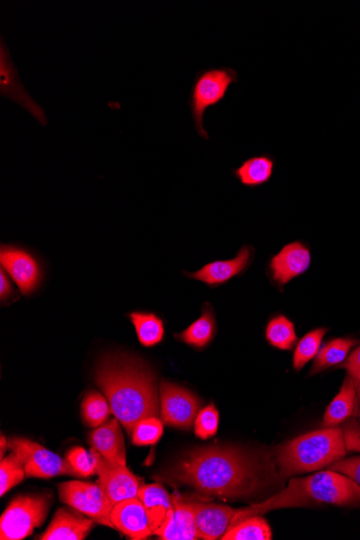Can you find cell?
<instances>
[{"label": "cell", "instance_id": "277c9868", "mask_svg": "<svg viewBox=\"0 0 360 540\" xmlns=\"http://www.w3.org/2000/svg\"><path fill=\"white\" fill-rule=\"evenodd\" d=\"M346 454L342 429L328 427L300 436L280 447L276 463L283 476L315 472L341 460Z\"/></svg>", "mask_w": 360, "mask_h": 540}, {"label": "cell", "instance_id": "484cf974", "mask_svg": "<svg viewBox=\"0 0 360 540\" xmlns=\"http://www.w3.org/2000/svg\"><path fill=\"white\" fill-rule=\"evenodd\" d=\"M266 337L274 348L290 351L298 341L295 325L284 315L273 318L267 326Z\"/></svg>", "mask_w": 360, "mask_h": 540}, {"label": "cell", "instance_id": "ba28073f", "mask_svg": "<svg viewBox=\"0 0 360 540\" xmlns=\"http://www.w3.org/2000/svg\"><path fill=\"white\" fill-rule=\"evenodd\" d=\"M61 501L69 507L88 516L95 522L114 528L112 511L114 505L110 503L105 492L98 484L69 481L59 486Z\"/></svg>", "mask_w": 360, "mask_h": 540}, {"label": "cell", "instance_id": "44dd1931", "mask_svg": "<svg viewBox=\"0 0 360 540\" xmlns=\"http://www.w3.org/2000/svg\"><path fill=\"white\" fill-rule=\"evenodd\" d=\"M216 335V318L213 307L210 303L204 304L202 315L196 322H193L187 329L175 338L191 346L196 350H203L209 346Z\"/></svg>", "mask_w": 360, "mask_h": 540}, {"label": "cell", "instance_id": "d4e9b609", "mask_svg": "<svg viewBox=\"0 0 360 540\" xmlns=\"http://www.w3.org/2000/svg\"><path fill=\"white\" fill-rule=\"evenodd\" d=\"M357 343L354 339H334L326 343L317 353L310 375L342 364Z\"/></svg>", "mask_w": 360, "mask_h": 540}, {"label": "cell", "instance_id": "836d02e7", "mask_svg": "<svg viewBox=\"0 0 360 540\" xmlns=\"http://www.w3.org/2000/svg\"><path fill=\"white\" fill-rule=\"evenodd\" d=\"M329 469L334 470L345 476H348L353 481H355L360 487V456L356 458L339 460L334 464L329 466Z\"/></svg>", "mask_w": 360, "mask_h": 540}, {"label": "cell", "instance_id": "d6986e66", "mask_svg": "<svg viewBox=\"0 0 360 540\" xmlns=\"http://www.w3.org/2000/svg\"><path fill=\"white\" fill-rule=\"evenodd\" d=\"M152 533H156L169 520L174 510L173 498L160 484H147L138 490Z\"/></svg>", "mask_w": 360, "mask_h": 540}, {"label": "cell", "instance_id": "e575fe53", "mask_svg": "<svg viewBox=\"0 0 360 540\" xmlns=\"http://www.w3.org/2000/svg\"><path fill=\"white\" fill-rule=\"evenodd\" d=\"M342 368L348 371L352 378L357 392V399L360 401V346L352 352L350 357L342 363Z\"/></svg>", "mask_w": 360, "mask_h": 540}, {"label": "cell", "instance_id": "d590c367", "mask_svg": "<svg viewBox=\"0 0 360 540\" xmlns=\"http://www.w3.org/2000/svg\"><path fill=\"white\" fill-rule=\"evenodd\" d=\"M10 280V276L6 271L0 268V301H2V304H8L11 300L15 301L18 296Z\"/></svg>", "mask_w": 360, "mask_h": 540}, {"label": "cell", "instance_id": "ffe728a7", "mask_svg": "<svg viewBox=\"0 0 360 540\" xmlns=\"http://www.w3.org/2000/svg\"><path fill=\"white\" fill-rule=\"evenodd\" d=\"M12 64L8 49L4 45V39H2V94L8 96L11 100L15 99L17 85L21 86L17 68ZM17 91V102L21 104L23 108L29 110L43 126H46L47 119L43 108H40L35 101L27 95L24 88Z\"/></svg>", "mask_w": 360, "mask_h": 540}, {"label": "cell", "instance_id": "8fae6325", "mask_svg": "<svg viewBox=\"0 0 360 540\" xmlns=\"http://www.w3.org/2000/svg\"><path fill=\"white\" fill-rule=\"evenodd\" d=\"M96 474L99 475V486L114 506L130 498L137 497L141 488L140 479L134 476L127 466L109 462L93 448L90 451Z\"/></svg>", "mask_w": 360, "mask_h": 540}, {"label": "cell", "instance_id": "4316f807", "mask_svg": "<svg viewBox=\"0 0 360 540\" xmlns=\"http://www.w3.org/2000/svg\"><path fill=\"white\" fill-rule=\"evenodd\" d=\"M112 409L109 401L98 391H90L81 404V418L88 427H99L103 425Z\"/></svg>", "mask_w": 360, "mask_h": 540}, {"label": "cell", "instance_id": "d6a6232c", "mask_svg": "<svg viewBox=\"0 0 360 540\" xmlns=\"http://www.w3.org/2000/svg\"><path fill=\"white\" fill-rule=\"evenodd\" d=\"M66 460L73 466L75 472L81 477H90L96 474L95 465L90 452L76 447L66 453Z\"/></svg>", "mask_w": 360, "mask_h": 540}, {"label": "cell", "instance_id": "ac0fdd59", "mask_svg": "<svg viewBox=\"0 0 360 540\" xmlns=\"http://www.w3.org/2000/svg\"><path fill=\"white\" fill-rule=\"evenodd\" d=\"M90 443L109 462L127 465L126 446L117 419L96 427L90 434Z\"/></svg>", "mask_w": 360, "mask_h": 540}, {"label": "cell", "instance_id": "1f68e13d", "mask_svg": "<svg viewBox=\"0 0 360 540\" xmlns=\"http://www.w3.org/2000/svg\"><path fill=\"white\" fill-rule=\"evenodd\" d=\"M219 413L215 405H210L202 409L195 422L196 435L201 439H209L216 435L218 431Z\"/></svg>", "mask_w": 360, "mask_h": 540}, {"label": "cell", "instance_id": "4dcf8cb0", "mask_svg": "<svg viewBox=\"0 0 360 540\" xmlns=\"http://www.w3.org/2000/svg\"><path fill=\"white\" fill-rule=\"evenodd\" d=\"M163 435V424L158 418H148L138 423L132 440L136 446L155 445Z\"/></svg>", "mask_w": 360, "mask_h": 540}, {"label": "cell", "instance_id": "8992f818", "mask_svg": "<svg viewBox=\"0 0 360 540\" xmlns=\"http://www.w3.org/2000/svg\"><path fill=\"white\" fill-rule=\"evenodd\" d=\"M51 494L21 495L11 502L0 519V539L21 540L33 534L47 518Z\"/></svg>", "mask_w": 360, "mask_h": 540}, {"label": "cell", "instance_id": "7a4b0ae2", "mask_svg": "<svg viewBox=\"0 0 360 540\" xmlns=\"http://www.w3.org/2000/svg\"><path fill=\"white\" fill-rule=\"evenodd\" d=\"M95 383L129 435L141 421L159 417L157 379L142 359L121 353L104 356L95 368Z\"/></svg>", "mask_w": 360, "mask_h": 540}, {"label": "cell", "instance_id": "5bb4252c", "mask_svg": "<svg viewBox=\"0 0 360 540\" xmlns=\"http://www.w3.org/2000/svg\"><path fill=\"white\" fill-rule=\"evenodd\" d=\"M73 507L58 510L49 525L48 530L38 536L40 540H83L86 539L95 526L93 519Z\"/></svg>", "mask_w": 360, "mask_h": 540}, {"label": "cell", "instance_id": "5b68a950", "mask_svg": "<svg viewBox=\"0 0 360 540\" xmlns=\"http://www.w3.org/2000/svg\"><path fill=\"white\" fill-rule=\"evenodd\" d=\"M239 82V74L231 67H210L199 71L191 87L188 105L193 124L198 135L210 141L204 126L207 109L223 102L234 83Z\"/></svg>", "mask_w": 360, "mask_h": 540}, {"label": "cell", "instance_id": "9a60e30c", "mask_svg": "<svg viewBox=\"0 0 360 540\" xmlns=\"http://www.w3.org/2000/svg\"><path fill=\"white\" fill-rule=\"evenodd\" d=\"M114 528L131 539H147L152 533L146 509L140 498L134 497L114 506L112 511Z\"/></svg>", "mask_w": 360, "mask_h": 540}, {"label": "cell", "instance_id": "f546056e", "mask_svg": "<svg viewBox=\"0 0 360 540\" xmlns=\"http://www.w3.org/2000/svg\"><path fill=\"white\" fill-rule=\"evenodd\" d=\"M24 465L15 452H11L0 463V478H2V496L23 481L25 477Z\"/></svg>", "mask_w": 360, "mask_h": 540}, {"label": "cell", "instance_id": "603a6c76", "mask_svg": "<svg viewBox=\"0 0 360 540\" xmlns=\"http://www.w3.org/2000/svg\"><path fill=\"white\" fill-rule=\"evenodd\" d=\"M357 401L355 384L350 376L346 377L339 394L331 401L324 415L323 426L337 427L352 417Z\"/></svg>", "mask_w": 360, "mask_h": 540}, {"label": "cell", "instance_id": "4fadbf2b", "mask_svg": "<svg viewBox=\"0 0 360 540\" xmlns=\"http://www.w3.org/2000/svg\"><path fill=\"white\" fill-rule=\"evenodd\" d=\"M311 259L307 244L300 241L288 243L270 261L272 279L279 286H285L308 271Z\"/></svg>", "mask_w": 360, "mask_h": 540}, {"label": "cell", "instance_id": "9c48e42d", "mask_svg": "<svg viewBox=\"0 0 360 540\" xmlns=\"http://www.w3.org/2000/svg\"><path fill=\"white\" fill-rule=\"evenodd\" d=\"M0 263L25 297L33 295L43 282V268L38 259L23 246L2 244Z\"/></svg>", "mask_w": 360, "mask_h": 540}, {"label": "cell", "instance_id": "e0dca14e", "mask_svg": "<svg viewBox=\"0 0 360 540\" xmlns=\"http://www.w3.org/2000/svg\"><path fill=\"white\" fill-rule=\"evenodd\" d=\"M174 510L168 521L155 535L162 540L199 539L192 502L184 501L178 494L172 496Z\"/></svg>", "mask_w": 360, "mask_h": 540}, {"label": "cell", "instance_id": "30bf717a", "mask_svg": "<svg viewBox=\"0 0 360 540\" xmlns=\"http://www.w3.org/2000/svg\"><path fill=\"white\" fill-rule=\"evenodd\" d=\"M201 408L197 395L183 386L162 381L160 384V409L162 421L179 429H190L195 424Z\"/></svg>", "mask_w": 360, "mask_h": 540}, {"label": "cell", "instance_id": "8d00e7d4", "mask_svg": "<svg viewBox=\"0 0 360 540\" xmlns=\"http://www.w3.org/2000/svg\"><path fill=\"white\" fill-rule=\"evenodd\" d=\"M6 447H8V441L6 440L5 436H2V459H4Z\"/></svg>", "mask_w": 360, "mask_h": 540}, {"label": "cell", "instance_id": "3957f363", "mask_svg": "<svg viewBox=\"0 0 360 540\" xmlns=\"http://www.w3.org/2000/svg\"><path fill=\"white\" fill-rule=\"evenodd\" d=\"M329 504L340 507L360 505V487L348 476L326 470L307 478L290 480L287 488L269 500L237 511L230 528L240 522L275 509Z\"/></svg>", "mask_w": 360, "mask_h": 540}, {"label": "cell", "instance_id": "2e32d148", "mask_svg": "<svg viewBox=\"0 0 360 540\" xmlns=\"http://www.w3.org/2000/svg\"><path fill=\"white\" fill-rule=\"evenodd\" d=\"M199 539L216 540L230 528L238 510L226 505L192 502Z\"/></svg>", "mask_w": 360, "mask_h": 540}, {"label": "cell", "instance_id": "cb8c5ba5", "mask_svg": "<svg viewBox=\"0 0 360 540\" xmlns=\"http://www.w3.org/2000/svg\"><path fill=\"white\" fill-rule=\"evenodd\" d=\"M129 318L134 325L138 341L145 348H154L164 339V324L154 313L132 312Z\"/></svg>", "mask_w": 360, "mask_h": 540}, {"label": "cell", "instance_id": "83f0119b", "mask_svg": "<svg viewBox=\"0 0 360 540\" xmlns=\"http://www.w3.org/2000/svg\"><path fill=\"white\" fill-rule=\"evenodd\" d=\"M223 540H270L272 532L268 522L260 516L248 518L229 529Z\"/></svg>", "mask_w": 360, "mask_h": 540}, {"label": "cell", "instance_id": "7c38bea8", "mask_svg": "<svg viewBox=\"0 0 360 540\" xmlns=\"http://www.w3.org/2000/svg\"><path fill=\"white\" fill-rule=\"evenodd\" d=\"M254 254L253 246L244 245L240 248L237 257L233 259L212 261L196 272H184V274L189 279L216 288L243 274L251 266Z\"/></svg>", "mask_w": 360, "mask_h": 540}, {"label": "cell", "instance_id": "f1b7e54d", "mask_svg": "<svg viewBox=\"0 0 360 540\" xmlns=\"http://www.w3.org/2000/svg\"><path fill=\"white\" fill-rule=\"evenodd\" d=\"M326 332L325 328L315 329L300 340L294 354V368L296 370H301L320 352Z\"/></svg>", "mask_w": 360, "mask_h": 540}, {"label": "cell", "instance_id": "52a82bcc", "mask_svg": "<svg viewBox=\"0 0 360 540\" xmlns=\"http://www.w3.org/2000/svg\"><path fill=\"white\" fill-rule=\"evenodd\" d=\"M8 447L21 459L27 477L49 479L55 476H72L79 478L75 469L61 456L45 449L25 438L12 437Z\"/></svg>", "mask_w": 360, "mask_h": 540}, {"label": "cell", "instance_id": "7402d4cb", "mask_svg": "<svg viewBox=\"0 0 360 540\" xmlns=\"http://www.w3.org/2000/svg\"><path fill=\"white\" fill-rule=\"evenodd\" d=\"M275 159L269 154H262L245 160L232 174L248 188H257L270 182L274 174Z\"/></svg>", "mask_w": 360, "mask_h": 540}, {"label": "cell", "instance_id": "6da1fadb", "mask_svg": "<svg viewBox=\"0 0 360 540\" xmlns=\"http://www.w3.org/2000/svg\"><path fill=\"white\" fill-rule=\"evenodd\" d=\"M268 468L255 454L228 446L193 448L185 452L159 480L185 486L204 496L238 500L266 486Z\"/></svg>", "mask_w": 360, "mask_h": 540}]
</instances>
